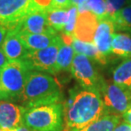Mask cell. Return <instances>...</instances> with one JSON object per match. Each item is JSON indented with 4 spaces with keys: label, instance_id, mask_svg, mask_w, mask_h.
Returning <instances> with one entry per match:
<instances>
[{
    "label": "cell",
    "instance_id": "obj_1",
    "mask_svg": "<svg viewBox=\"0 0 131 131\" xmlns=\"http://www.w3.org/2000/svg\"><path fill=\"white\" fill-rule=\"evenodd\" d=\"M65 131L81 129L106 113L98 91L74 87L63 104Z\"/></svg>",
    "mask_w": 131,
    "mask_h": 131
},
{
    "label": "cell",
    "instance_id": "obj_2",
    "mask_svg": "<svg viewBox=\"0 0 131 131\" xmlns=\"http://www.w3.org/2000/svg\"><path fill=\"white\" fill-rule=\"evenodd\" d=\"M61 87L56 78L46 72L31 71L19 103L25 108L59 103Z\"/></svg>",
    "mask_w": 131,
    "mask_h": 131
},
{
    "label": "cell",
    "instance_id": "obj_3",
    "mask_svg": "<svg viewBox=\"0 0 131 131\" xmlns=\"http://www.w3.org/2000/svg\"><path fill=\"white\" fill-rule=\"evenodd\" d=\"M64 109L61 102L25 108L23 124L32 131H63Z\"/></svg>",
    "mask_w": 131,
    "mask_h": 131
},
{
    "label": "cell",
    "instance_id": "obj_4",
    "mask_svg": "<svg viewBox=\"0 0 131 131\" xmlns=\"http://www.w3.org/2000/svg\"><path fill=\"white\" fill-rule=\"evenodd\" d=\"M31 70L23 61H9L0 69V101L19 103Z\"/></svg>",
    "mask_w": 131,
    "mask_h": 131
},
{
    "label": "cell",
    "instance_id": "obj_5",
    "mask_svg": "<svg viewBox=\"0 0 131 131\" xmlns=\"http://www.w3.org/2000/svg\"><path fill=\"white\" fill-rule=\"evenodd\" d=\"M98 92L106 107V113L123 116L131 107V91L113 82L101 80Z\"/></svg>",
    "mask_w": 131,
    "mask_h": 131
},
{
    "label": "cell",
    "instance_id": "obj_6",
    "mask_svg": "<svg viewBox=\"0 0 131 131\" xmlns=\"http://www.w3.org/2000/svg\"><path fill=\"white\" fill-rule=\"evenodd\" d=\"M71 72L80 87L91 90H99L103 78L99 74L93 61L87 56L75 54Z\"/></svg>",
    "mask_w": 131,
    "mask_h": 131
},
{
    "label": "cell",
    "instance_id": "obj_7",
    "mask_svg": "<svg viewBox=\"0 0 131 131\" xmlns=\"http://www.w3.org/2000/svg\"><path fill=\"white\" fill-rule=\"evenodd\" d=\"M62 43L61 37L56 43L45 49L28 51L22 60L31 71L54 75V67L59 49Z\"/></svg>",
    "mask_w": 131,
    "mask_h": 131
},
{
    "label": "cell",
    "instance_id": "obj_8",
    "mask_svg": "<svg viewBox=\"0 0 131 131\" xmlns=\"http://www.w3.org/2000/svg\"><path fill=\"white\" fill-rule=\"evenodd\" d=\"M32 11L31 0H0V25L15 30L23 18Z\"/></svg>",
    "mask_w": 131,
    "mask_h": 131
},
{
    "label": "cell",
    "instance_id": "obj_9",
    "mask_svg": "<svg viewBox=\"0 0 131 131\" xmlns=\"http://www.w3.org/2000/svg\"><path fill=\"white\" fill-rule=\"evenodd\" d=\"M15 30L18 33L58 34L49 25L46 12L39 10L32 11L26 15Z\"/></svg>",
    "mask_w": 131,
    "mask_h": 131
},
{
    "label": "cell",
    "instance_id": "obj_10",
    "mask_svg": "<svg viewBox=\"0 0 131 131\" xmlns=\"http://www.w3.org/2000/svg\"><path fill=\"white\" fill-rule=\"evenodd\" d=\"M25 107L14 102L0 101V128L3 131H14L23 124Z\"/></svg>",
    "mask_w": 131,
    "mask_h": 131
},
{
    "label": "cell",
    "instance_id": "obj_11",
    "mask_svg": "<svg viewBox=\"0 0 131 131\" xmlns=\"http://www.w3.org/2000/svg\"><path fill=\"white\" fill-rule=\"evenodd\" d=\"M115 27L110 18H103L100 20L97 29L94 37V43L104 58L108 60L112 54V42L115 34Z\"/></svg>",
    "mask_w": 131,
    "mask_h": 131
},
{
    "label": "cell",
    "instance_id": "obj_12",
    "mask_svg": "<svg viewBox=\"0 0 131 131\" xmlns=\"http://www.w3.org/2000/svg\"><path fill=\"white\" fill-rule=\"evenodd\" d=\"M99 22L100 20L90 11L78 12L73 38L83 42L94 43V37Z\"/></svg>",
    "mask_w": 131,
    "mask_h": 131
},
{
    "label": "cell",
    "instance_id": "obj_13",
    "mask_svg": "<svg viewBox=\"0 0 131 131\" xmlns=\"http://www.w3.org/2000/svg\"><path fill=\"white\" fill-rule=\"evenodd\" d=\"M2 49L9 61H22L29 51L15 30H9Z\"/></svg>",
    "mask_w": 131,
    "mask_h": 131
},
{
    "label": "cell",
    "instance_id": "obj_14",
    "mask_svg": "<svg viewBox=\"0 0 131 131\" xmlns=\"http://www.w3.org/2000/svg\"><path fill=\"white\" fill-rule=\"evenodd\" d=\"M22 43L28 50H39L52 45L58 40L59 34H32L18 33Z\"/></svg>",
    "mask_w": 131,
    "mask_h": 131
},
{
    "label": "cell",
    "instance_id": "obj_15",
    "mask_svg": "<svg viewBox=\"0 0 131 131\" xmlns=\"http://www.w3.org/2000/svg\"><path fill=\"white\" fill-rule=\"evenodd\" d=\"M112 82L131 91V58L124 59L112 71Z\"/></svg>",
    "mask_w": 131,
    "mask_h": 131
},
{
    "label": "cell",
    "instance_id": "obj_16",
    "mask_svg": "<svg viewBox=\"0 0 131 131\" xmlns=\"http://www.w3.org/2000/svg\"><path fill=\"white\" fill-rule=\"evenodd\" d=\"M112 54L122 58H131V34L115 33L112 42Z\"/></svg>",
    "mask_w": 131,
    "mask_h": 131
},
{
    "label": "cell",
    "instance_id": "obj_17",
    "mask_svg": "<svg viewBox=\"0 0 131 131\" xmlns=\"http://www.w3.org/2000/svg\"><path fill=\"white\" fill-rule=\"evenodd\" d=\"M121 117L113 113H106L86 127L75 131H114Z\"/></svg>",
    "mask_w": 131,
    "mask_h": 131
},
{
    "label": "cell",
    "instance_id": "obj_18",
    "mask_svg": "<svg viewBox=\"0 0 131 131\" xmlns=\"http://www.w3.org/2000/svg\"><path fill=\"white\" fill-rule=\"evenodd\" d=\"M72 46L74 49L75 54H83L90 60L101 65H106L108 62V60L101 56L94 43H87V42H83L74 38Z\"/></svg>",
    "mask_w": 131,
    "mask_h": 131
},
{
    "label": "cell",
    "instance_id": "obj_19",
    "mask_svg": "<svg viewBox=\"0 0 131 131\" xmlns=\"http://www.w3.org/2000/svg\"><path fill=\"white\" fill-rule=\"evenodd\" d=\"M75 56V52L72 45L61 43L57 54L56 67H54V75L63 72H71L72 61Z\"/></svg>",
    "mask_w": 131,
    "mask_h": 131
},
{
    "label": "cell",
    "instance_id": "obj_20",
    "mask_svg": "<svg viewBox=\"0 0 131 131\" xmlns=\"http://www.w3.org/2000/svg\"><path fill=\"white\" fill-rule=\"evenodd\" d=\"M46 17L49 25L57 32H62L67 23V9H50L46 12Z\"/></svg>",
    "mask_w": 131,
    "mask_h": 131
},
{
    "label": "cell",
    "instance_id": "obj_21",
    "mask_svg": "<svg viewBox=\"0 0 131 131\" xmlns=\"http://www.w3.org/2000/svg\"><path fill=\"white\" fill-rule=\"evenodd\" d=\"M115 29L131 32V4H128L111 18Z\"/></svg>",
    "mask_w": 131,
    "mask_h": 131
},
{
    "label": "cell",
    "instance_id": "obj_22",
    "mask_svg": "<svg viewBox=\"0 0 131 131\" xmlns=\"http://www.w3.org/2000/svg\"><path fill=\"white\" fill-rule=\"evenodd\" d=\"M90 11L93 13L99 20L106 17V0H86L85 4L80 9L78 12Z\"/></svg>",
    "mask_w": 131,
    "mask_h": 131
},
{
    "label": "cell",
    "instance_id": "obj_23",
    "mask_svg": "<svg viewBox=\"0 0 131 131\" xmlns=\"http://www.w3.org/2000/svg\"><path fill=\"white\" fill-rule=\"evenodd\" d=\"M78 16V7L72 5L69 9H68V20L67 23L64 28V31L62 32L73 37V32H74L76 23H77Z\"/></svg>",
    "mask_w": 131,
    "mask_h": 131
},
{
    "label": "cell",
    "instance_id": "obj_24",
    "mask_svg": "<svg viewBox=\"0 0 131 131\" xmlns=\"http://www.w3.org/2000/svg\"><path fill=\"white\" fill-rule=\"evenodd\" d=\"M106 17L111 18L117 11L128 5V0H106Z\"/></svg>",
    "mask_w": 131,
    "mask_h": 131
},
{
    "label": "cell",
    "instance_id": "obj_25",
    "mask_svg": "<svg viewBox=\"0 0 131 131\" xmlns=\"http://www.w3.org/2000/svg\"><path fill=\"white\" fill-rule=\"evenodd\" d=\"M52 4L53 0H31V4L34 11L39 10L47 12L52 9Z\"/></svg>",
    "mask_w": 131,
    "mask_h": 131
},
{
    "label": "cell",
    "instance_id": "obj_26",
    "mask_svg": "<svg viewBox=\"0 0 131 131\" xmlns=\"http://www.w3.org/2000/svg\"><path fill=\"white\" fill-rule=\"evenodd\" d=\"M71 6V0H53L51 9H67Z\"/></svg>",
    "mask_w": 131,
    "mask_h": 131
},
{
    "label": "cell",
    "instance_id": "obj_27",
    "mask_svg": "<svg viewBox=\"0 0 131 131\" xmlns=\"http://www.w3.org/2000/svg\"><path fill=\"white\" fill-rule=\"evenodd\" d=\"M114 131H131V124L125 121H120L115 128Z\"/></svg>",
    "mask_w": 131,
    "mask_h": 131
},
{
    "label": "cell",
    "instance_id": "obj_28",
    "mask_svg": "<svg viewBox=\"0 0 131 131\" xmlns=\"http://www.w3.org/2000/svg\"><path fill=\"white\" fill-rule=\"evenodd\" d=\"M8 32H9V29L7 27H5L3 25H0V47H2L3 43H4L5 38H6Z\"/></svg>",
    "mask_w": 131,
    "mask_h": 131
},
{
    "label": "cell",
    "instance_id": "obj_29",
    "mask_svg": "<svg viewBox=\"0 0 131 131\" xmlns=\"http://www.w3.org/2000/svg\"><path fill=\"white\" fill-rule=\"evenodd\" d=\"M9 61V59H8L7 56H5L2 47H0V69H1L2 67H4Z\"/></svg>",
    "mask_w": 131,
    "mask_h": 131
},
{
    "label": "cell",
    "instance_id": "obj_30",
    "mask_svg": "<svg viewBox=\"0 0 131 131\" xmlns=\"http://www.w3.org/2000/svg\"><path fill=\"white\" fill-rule=\"evenodd\" d=\"M122 117L124 118L125 122H127L128 124H131V107L128 110V111L125 112L124 114H123Z\"/></svg>",
    "mask_w": 131,
    "mask_h": 131
},
{
    "label": "cell",
    "instance_id": "obj_31",
    "mask_svg": "<svg viewBox=\"0 0 131 131\" xmlns=\"http://www.w3.org/2000/svg\"><path fill=\"white\" fill-rule=\"evenodd\" d=\"M85 2L86 0H71V4L78 7V9H80L85 4Z\"/></svg>",
    "mask_w": 131,
    "mask_h": 131
},
{
    "label": "cell",
    "instance_id": "obj_32",
    "mask_svg": "<svg viewBox=\"0 0 131 131\" xmlns=\"http://www.w3.org/2000/svg\"><path fill=\"white\" fill-rule=\"evenodd\" d=\"M14 131H32V130H30L28 128L26 127L24 124H22V125H20V127H18L17 129H15Z\"/></svg>",
    "mask_w": 131,
    "mask_h": 131
},
{
    "label": "cell",
    "instance_id": "obj_33",
    "mask_svg": "<svg viewBox=\"0 0 131 131\" xmlns=\"http://www.w3.org/2000/svg\"><path fill=\"white\" fill-rule=\"evenodd\" d=\"M128 4H131V0H128Z\"/></svg>",
    "mask_w": 131,
    "mask_h": 131
},
{
    "label": "cell",
    "instance_id": "obj_34",
    "mask_svg": "<svg viewBox=\"0 0 131 131\" xmlns=\"http://www.w3.org/2000/svg\"><path fill=\"white\" fill-rule=\"evenodd\" d=\"M0 131H3V129H1V128H0Z\"/></svg>",
    "mask_w": 131,
    "mask_h": 131
},
{
    "label": "cell",
    "instance_id": "obj_35",
    "mask_svg": "<svg viewBox=\"0 0 131 131\" xmlns=\"http://www.w3.org/2000/svg\"><path fill=\"white\" fill-rule=\"evenodd\" d=\"M63 131H65V130H63Z\"/></svg>",
    "mask_w": 131,
    "mask_h": 131
}]
</instances>
